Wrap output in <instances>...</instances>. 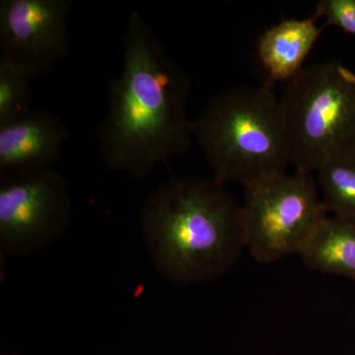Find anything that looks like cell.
I'll use <instances>...</instances> for the list:
<instances>
[{"label":"cell","mask_w":355,"mask_h":355,"mask_svg":"<svg viewBox=\"0 0 355 355\" xmlns=\"http://www.w3.org/2000/svg\"><path fill=\"white\" fill-rule=\"evenodd\" d=\"M188 74L168 55L154 28L137 10L128 14L121 73L109 81L107 109L96 128L108 169L137 180L189 153Z\"/></svg>","instance_id":"obj_1"},{"label":"cell","mask_w":355,"mask_h":355,"mask_svg":"<svg viewBox=\"0 0 355 355\" xmlns=\"http://www.w3.org/2000/svg\"><path fill=\"white\" fill-rule=\"evenodd\" d=\"M139 222L154 268L174 284L219 279L247 249L242 205L214 176L172 175L146 198Z\"/></svg>","instance_id":"obj_2"},{"label":"cell","mask_w":355,"mask_h":355,"mask_svg":"<svg viewBox=\"0 0 355 355\" xmlns=\"http://www.w3.org/2000/svg\"><path fill=\"white\" fill-rule=\"evenodd\" d=\"M191 130L222 183L246 187L291 165L279 98L270 81L217 93L191 121Z\"/></svg>","instance_id":"obj_3"},{"label":"cell","mask_w":355,"mask_h":355,"mask_svg":"<svg viewBox=\"0 0 355 355\" xmlns=\"http://www.w3.org/2000/svg\"><path fill=\"white\" fill-rule=\"evenodd\" d=\"M279 98L289 164L317 172L355 157V72L336 60L305 67Z\"/></svg>","instance_id":"obj_4"},{"label":"cell","mask_w":355,"mask_h":355,"mask_svg":"<svg viewBox=\"0 0 355 355\" xmlns=\"http://www.w3.org/2000/svg\"><path fill=\"white\" fill-rule=\"evenodd\" d=\"M247 250L260 263L300 253L328 212L310 173H282L244 187Z\"/></svg>","instance_id":"obj_5"},{"label":"cell","mask_w":355,"mask_h":355,"mask_svg":"<svg viewBox=\"0 0 355 355\" xmlns=\"http://www.w3.org/2000/svg\"><path fill=\"white\" fill-rule=\"evenodd\" d=\"M72 217L69 184L53 168L0 175V251L30 256L64 234Z\"/></svg>","instance_id":"obj_6"},{"label":"cell","mask_w":355,"mask_h":355,"mask_svg":"<svg viewBox=\"0 0 355 355\" xmlns=\"http://www.w3.org/2000/svg\"><path fill=\"white\" fill-rule=\"evenodd\" d=\"M72 0H1L0 58L31 78L70 55Z\"/></svg>","instance_id":"obj_7"},{"label":"cell","mask_w":355,"mask_h":355,"mask_svg":"<svg viewBox=\"0 0 355 355\" xmlns=\"http://www.w3.org/2000/svg\"><path fill=\"white\" fill-rule=\"evenodd\" d=\"M69 139V128L60 116L32 109L0 125V175L53 168Z\"/></svg>","instance_id":"obj_8"},{"label":"cell","mask_w":355,"mask_h":355,"mask_svg":"<svg viewBox=\"0 0 355 355\" xmlns=\"http://www.w3.org/2000/svg\"><path fill=\"white\" fill-rule=\"evenodd\" d=\"M324 29L311 16L284 19L266 30L259 40L258 55L268 81L288 83L295 78Z\"/></svg>","instance_id":"obj_9"},{"label":"cell","mask_w":355,"mask_h":355,"mask_svg":"<svg viewBox=\"0 0 355 355\" xmlns=\"http://www.w3.org/2000/svg\"><path fill=\"white\" fill-rule=\"evenodd\" d=\"M299 257L312 272L355 280V219L324 217Z\"/></svg>","instance_id":"obj_10"},{"label":"cell","mask_w":355,"mask_h":355,"mask_svg":"<svg viewBox=\"0 0 355 355\" xmlns=\"http://www.w3.org/2000/svg\"><path fill=\"white\" fill-rule=\"evenodd\" d=\"M316 173L318 188L329 216L355 219V157L330 161Z\"/></svg>","instance_id":"obj_11"},{"label":"cell","mask_w":355,"mask_h":355,"mask_svg":"<svg viewBox=\"0 0 355 355\" xmlns=\"http://www.w3.org/2000/svg\"><path fill=\"white\" fill-rule=\"evenodd\" d=\"M31 79L0 58V125L17 121L31 111Z\"/></svg>","instance_id":"obj_12"},{"label":"cell","mask_w":355,"mask_h":355,"mask_svg":"<svg viewBox=\"0 0 355 355\" xmlns=\"http://www.w3.org/2000/svg\"><path fill=\"white\" fill-rule=\"evenodd\" d=\"M312 16L324 18V28L336 26L355 36V0H321Z\"/></svg>","instance_id":"obj_13"}]
</instances>
